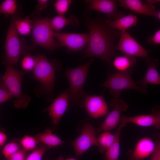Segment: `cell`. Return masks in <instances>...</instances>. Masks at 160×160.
Here are the masks:
<instances>
[{
  "instance_id": "74e56055",
  "label": "cell",
  "mask_w": 160,
  "mask_h": 160,
  "mask_svg": "<svg viewBox=\"0 0 160 160\" xmlns=\"http://www.w3.org/2000/svg\"><path fill=\"white\" fill-rule=\"evenodd\" d=\"M152 112L158 118L160 122V106L159 105L154 106L152 110Z\"/></svg>"
},
{
  "instance_id": "5b68a950",
  "label": "cell",
  "mask_w": 160,
  "mask_h": 160,
  "mask_svg": "<svg viewBox=\"0 0 160 160\" xmlns=\"http://www.w3.org/2000/svg\"><path fill=\"white\" fill-rule=\"evenodd\" d=\"M94 59H90L87 63L76 67L67 68L65 75L69 84L70 101L71 105H78L79 107L86 93L84 92L83 86L87 78L89 68Z\"/></svg>"
},
{
  "instance_id": "2e32d148",
  "label": "cell",
  "mask_w": 160,
  "mask_h": 160,
  "mask_svg": "<svg viewBox=\"0 0 160 160\" xmlns=\"http://www.w3.org/2000/svg\"><path fill=\"white\" fill-rule=\"evenodd\" d=\"M145 62L147 66L146 74L144 78L137 83L142 89L146 88L149 84L160 85V75L157 70L159 60L148 57L145 59Z\"/></svg>"
},
{
  "instance_id": "cb8c5ba5",
  "label": "cell",
  "mask_w": 160,
  "mask_h": 160,
  "mask_svg": "<svg viewBox=\"0 0 160 160\" xmlns=\"http://www.w3.org/2000/svg\"><path fill=\"white\" fill-rule=\"evenodd\" d=\"M115 135L109 131H104L97 137L95 145L101 153H105L113 143Z\"/></svg>"
},
{
  "instance_id": "8d00e7d4",
  "label": "cell",
  "mask_w": 160,
  "mask_h": 160,
  "mask_svg": "<svg viewBox=\"0 0 160 160\" xmlns=\"http://www.w3.org/2000/svg\"><path fill=\"white\" fill-rule=\"evenodd\" d=\"M7 137L6 135L2 131L0 132V146L2 147L7 140Z\"/></svg>"
},
{
  "instance_id": "e575fe53",
  "label": "cell",
  "mask_w": 160,
  "mask_h": 160,
  "mask_svg": "<svg viewBox=\"0 0 160 160\" xmlns=\"http://www.w3.org/2000/svg\"><path fill=\"white\" fill-rule=\"evenodd\" d=\"M48 0H38L36 7V11L39 12L46 9L48 7Z\"/></svg>"
},
{
  "instance_id": "d4e9b609",
  "label": "cell",
  "mask_w": 160,
  "mask_h": 160,
  "mask_svg": "<svg viewBox=\"0 0 160 160\" xmlns=\"http://www.w3.org/2000/svg\"><path fill=\"white\" fill-rule=\"evenodd\" d=\"M16 29L18 33L21 35H28L30 34L33 28L32 21L31 18H17L15 22Z\"/></svg>"
},
{
  "instance_id": "b9f144b4",
  "label": "cell",
  "mask_w": 160,
  "mask_h": 160,
  "mask_svg": "<svg viewBox=\"0 0 160 160\" xmlns=\"http://www.w3.org/2000/svg\"><path fill=\"white\" fill-rule=\"evenodd\" d=\"M155 17L158 18L160 20V10L156 12Z\"/></svg>"
},
{
  "instance_id": "1f68e13d",
  "label": "cell",
  "mask_w": 160,
  "mask_h": 160,
  "mask_svg": "<svg viewBox=\"0 0 160 160\" xmlns=\"http://www.w3.org/2000/svg\"><path fill=\"white\" fill-rule=\"evenodd\" d=\"M13 98V95L1 79L0 82V103H3Z\"/></svg>"
},
{
  "instance_id": "4dcf8cb0",
  "label": "cell",
  "mask_w": 160,
  "mask_h": 160,
  "mask_svg": "<svg viewBox=\"0 0 160 160\" xmlns=\"http://www.w3.org/2000/svg\"><path fill=\"white\" fill-rule=\"evenodd\" d=\"M49 148L47 145L41 144L37 149L28 156L25 160H41L44 153Z\"/></svg>"
},
{
  "instance_id": "f35d334b",
  "label": "cell",
  "mask_w": 160,
  "mask_h": 160,
  "mask_svg": "<svg viewBox=\"0 0 160 160\" xmlns=\"http://www.w3.org/2000/svg\"><path fill=\"white\" fill-rule=\"evenodd\" d=\"M146 1V3L152 5H153L156 2H160V0H148Z\"/></svg>"
},
{
  "instance_id": "30bf717a",
  "label": "cell",
  "mask_w": 160,
  "mask_h": 160,
  "mask_svg": "<svg viewBox=\"0 0 160 160\" xmlns=\"http://www.w3.org/2000/svg\"><path fill=\"white\" fill-rule=\"evenodd\" d=\"M110 105L113 109L97 129L98 135L103 131H109L115 128L120 121L121 113L126 111L129 108L127 103L119 98L113 99Z\"/></svg>"
},
{
  "instance_id": "e0dca14e",
  "label": "cell",
  "mask_w": 160,
  "mask_h": 160,
  "mask_svg": "<svg viewBox=\"0 0 160 160\" xmlns=\"http://www.w3.org/2000/svg\"><path fill=\"white\" fill-rule=\"evenodd\" d=\"M118 1L121 7L126 9L138 13L155 16L156 12L153 5L148 4L140 0H120Z\"/></svg>"
},
{
  "instance_id": "d6986e66",
  "label": "cell",
  "mask_w": 160,
  "mask_h": 160,
  "mask_svg": "<svg viewBox=\"0 0 160 160\" xmlns=\"http://www.w3.org/2000/svg\"><path fill=\"white\" fill-rule=\"evenodd\" d=\"M137 17L135 15L129 14L116 20H105L106 23L113 29L121 32L126 31L129 28L135 26Z\"/></svg>"
},
{
  "instance_id": "5bb4252c",
  "label": "cell",
  "mask_w": 160,
  "mask_h": 160,
  "mask_svg": "<svg viewBox=\"0 0 160 160\" xmlns=\"http://www.w3.org/2000/svg\"><path fill=\"white\" fill-rule=\"evenodd\" d=\"M89 10H95L106 14L111 20H116L124 16V14L116 7V1L113 0H87Z\"/></svg>"
},
{
  "instance_id": "7402d4cb",
  "label": "cell",
  "mask_w": 160,
  "mask_h": 160,
  "mask_svg": "<svg viewBox=\"0 0 160 160\" xmlns=\"http://www.w3.org/2000/svg\"><path fill=\"white\" fill-rule=\"evenodd\" d=\"M50 22L53 30L56 32L60 31L68 25L76 26L79 22L78 18L74 15H71L67 18L64 15H58L50 18Z\"/></svg>"
},
{
  "instance_id": "60d3db41",
  "label": "cell",
  "mask_w": 160,
  "mask_h": 160,
  "mask_svg": "<svg viewBox=\"0 0 160 160\" xmlns=\"http://www.w3.org/2000/svg\"><path fill=\"white\" fill-rule=\"evenodd\" d=\"M156 137V139L155 142H156L159 145L160 153V135Z\"/></svg>"
},
{
  "instance_id": "9a60e30c",
  "label": "cell",
  "mask_w": 160,
  "mask_h": 160,
  "mask_svg": "<svg viewBox=\"0 0 160 160\" xmlns=\"http://www.w3.org/2000/svg\"><path fill=\"white\" fill-rule=\"evenodd\" d=\"M155 143L150 138L144 137L137 143L134 151L127 152L128 160H143L152 153L155 148Z\"/></svg>"
},
{
  "instance_id": "44dd1931",
  "label": "cell",
  "mask_w": 160,
  "mask_h": 160,
  "mask_svg": "<svg viewBox=\"0 0 160 160\" xmlns=\"http://www.w3.org/2000/svg\"><path fill=\"white\" fill-rule=\"evenodd\" d=\"M35 137L39 142L41 143L49 148L56 147L65 143L56 134L52 133L49 128H47L42 133L36 134Z\"/></svg>"
},
{
  "instance_id": "6da1fadb",
  "label": "cell",
  "mask_w": 160,
  "mask_h": 160,
  "mask_svg": "<svg viewBox=\"0 0 160 160\" xmlns=\"http://www.w3.org/2000/svg\"><path fill=\"white\" fill-rule=\"evenodd\" d=\"M86 25L89 39L84 56L99 58L111 66V60L116 55L115 42L121 32L113 29L105 20L98 18L89 20Z\"/></svg>"
},
{
  "instance_id": "7c38bea8",
  "label": "cell",
  "mask_w": 160,
  "mask_h": 160,
  "mask_svg": "<svg viewBox=\"0 0 160 160\" xmlns=\"http://www.w3.org/2000/svg\"><path fill=\"white\" fill-rule=\"evenodd\" d=\"M71 107L68 88L58 96L44 111L48 112L53 125L57 126L65 112L70 110Z\"/></svg>"
},
{
  "instance_id": "83f0119b",
  "label": "cell",
  "mask_w": 160,
  "mask_h": 160,
  "mask_svg": "<svg viewBox=\"0 0 160 160\" xmlns=\"http://www.w3.org/2000/svg\"><path fill=\"white\" fill-rule=\"evenodd\" d=\"M19 142L13 140L3 147L2 152L6 159L21 149V146Z\"/></svg>"
},
{
  "instance_id": "f546056e",
  "label": "cell",
  "mask_w": 160,
  "mask_h": 160,
  "mask_svg": "<svg viewBox=\"0 0 160 160\" xmlns=\"http://www.w3.org/2000/svg\"><path fill=\"white\" fill-rule=\"evenodd\" d=\"M71 0H57L54 3V6L58 15H64L68 12Z\"/></svg>"
},
{
  "instance_id": "9c48e42d",
  "label": "cell",
  "mask_w": 160,
  "mask_h": 160,
  "mask_svg": "<svg viewBox=\"0 0 160 160\" xmlns=\"http://www.w3.org/2000/svg\"><path fill=\"white\" fill-rule=\"evenodd\" d=\"M124 55L143 57H148L149 53L126 31L121 32L118 44L115 47Z\"/></svg>"
},
{
  "instance_id": "7a4b0ae2",
  "label": "cell",
  "mask_w": 160,
  "mask_h": 160,
  "mask_svg": "<svg viewBox=\"0 0 160 160\" xmlns=\"http://www.w3.org/2000/svg\"><path fill=\"white\" fill-rule=\"evenodd\" d=\"M20 17L17 12L12 15L4 46L5 55L4 59L12 66L17 65L21 55H26L31 50L25 41L20 38L16 29L15 22Z\"/></svg>"
},
{
  "instance_id": "836d02e7",
  "label": "cell",
  "mask_w": 160,
  "mask_h": 160,
  "mask_svg": "<svg viewBox=\"0 0 160 160\" xmlns=\"http://www.w3.org/2000/svg\"><path fill=\"white\" fill-rule=\"evenodd\" d=\"M147 41L150 44H160V29L157 31L153 35L149 36Z\"/></svg>"
},
{
  "instance_id": "3957f363",
  "label": "cell",
  "mask_w": 160,
  "mask_h": 160,
  "mask_svg": "<svg viewBox=\"0 0 160 160\" xmlns=\"http://www.w3.org/2000/svg\"><path fill=\"white\" fill-rule=\"evenodd\" d=\"M39 14L31 19L32 21V44L31 50L37 46H40L49 52L59 48L61 46L54 39V32L50 24L49 17L40 18Z\"/></svg>"
},
{
  "instance_id": "4316f807",
  "label": "cell",
  "mask_w": 160,
  "mask_h": 160,
  "mask_svg": "<svg viewBox=\"0 0 160 160\" xmlns=\"http://www.w3.org/2000/svg\"><path fill=\"white\" fill-rule=\"evenodd\" d=\"M22 148L25 151H32L35 149L39 142L35 137L25 135L20 140Z\"/></svg>"
},
{
  "instance_id": "603a6c76",
  "label": "cell",
  "mask_w": 160,
  "mask_h": 160,
  "mask_svg": "<svg viewBox=\"0 0 160 160\" xmlns=\"http://www.w3.org/2000/svg\"><path fill=\"white\" fill-rule=\"evenodd\" d=\"M136 62L135 57L125 55L116 57L113 62L115 68L119 71H124L133 68Z\"/></svg>"
},
{
  "instance_id": "d6a6232c",
  "label": "cell",
  "mask_w": 160,
  "mask_h": 160,
  "mask_svg": "<svg viewBox=\"0 0 160 160\" xmlns=\"http://www.w3.org/2000/svg\"><path fill=\"white\" fill-rule=\"evenodd\" d=\"M27 157L26 151L22 148L11 155L6 160H25Z\"/></svg>"
},
{
  "instance_id": "8fae6325",
  "label": "cell",
  "mask_w": 160,
  "mask_h": 160,
  "mask_svg": "<svg viewBox=\"0 0 160 160\" xmlns=\"http://www.w3.org/2000/svg\"><path fill=\"white\" fill-rule=\"evenodd\" d=\"M54 37L61 46L66 47L69 50L77 51L81 50L88 44L89 39V33H75L54 32Z\"/></svg>"
},
{
  "instance_id": "d590c367",
  "label": "cell",
  "mask_w": 160,
  "mask_h": 160,
  "mask_svg": "<svg viewBox=\"0 0 160 160\" xmlns=\"http://www.w3.org/2000/svg\"><path fill=\"white\" fill-rule=\"evenodd\" d=\"M155 146L154 151L152 153L150 160H160L159 148L158 144L155 142Z\"/></svg>"
},
{
  "instance_id": "ba28073f",
  "label": "cell",
  "mask_w": 160,
  "mask_h": 160,
  "mask_svg": "<svg viewBox=\"0 0 160 160\" xmlns=\"http://www.w3.org/2000/svg\"><path fill=\"white\" fill-rule=\"evenodd\" d=\"M96 132L90 123L87 122L83 126L80 134L70 142L77 158H78L93 145H96Z\"/></svg>"
},
{
  "instance_id": "484cf974",
  "label": "cell",
  "mask_w": 160,
  "mask_h": 160,
  "mask_svg": "<svg viewBox=\"0 0 160 160\" xmlns=\"http://www.w3.org/2000/svg\"><path fill=\"white\" fill-rule=\"evenodd\" d=\"M17 8L16 1L6 0L3 1L0 6L1 13L6 15L15 14Z\"/></svg>"
},
{
  "instance_id": "52a82bcc",
  "label": "cell",
  "mask_w": 160,
  "mask_h": 160,
  "mask_svg": "<svg viewBox=\"0 0 160 160\" xmlns=\"http://www.w3.org/2000/svg\"><path fill=\"white\" fill-rule=\"evenodd\" d=\"M134 71V69L132 68L125 71H117L109 75L101 86L109 89V92L113 99L119 98L122 90L125 89H133L146 94V91L132 79L131 76Z\"/></svg>"
},
{
  "instance_id": "4fadbf2b",
  "label": "cell",
  "mask_w": 160,
  "mask_h": 160,
  "mask_svg": "<svg viewBox=\"0 0 160 160\" xmlns=\"http://www.w3.org/2000/svg\"><path fill=\"white\" fill-rule=\"evenodd\" d=\"M80 107L85 108L87 113L94 118H100L106 115L109 110L107 103L103 96L89 95L85 94Z\"/></svg>"
},
{
  "instance_id": "ffe728a7",
  "label": "cell",
  "mask_w": 160,
  "mask_h": 160,
  "mask_svg": "<svg viewBox=\"0 0 160 160\" xmlns=\"http://www.w3.org/2000/svg\"><path fill=\"white\" fill-rule=\"evenodd\" d=\"M126 124L121 122L114 134V141L105 152L103 160H119L120 152V137L121 130Z\"/></svg>"
},
{
  "instance_id": "f1b7e54d",
  "label": "cell",
  "mask_w": 160,
  "mask_h": 160,
  "mask_svg": "<svg viewBox=\"0 0 160 160\" xmlns=\"http://www.w3.org/2000/svg\"><path fill=\"white\" fill-rule=\"evenodd\" d=\"M36 63V56L27 55L24 57L22 60L21 66L23 70L29 72H32L35 68Z\"/></svg>"
},
{
  "instance_id": "ab89813d",
  "label": "cell",
  "mask_w": 160,
  "mask_h": 160,
  "mask_svg": "<svg viewBox=\"0 0 160 160\" xmlns=\"http://www.w3.org/2000/svg\"><path fill=\"white\" fill-rule=\"evenodd\" d=\"M56 160H77L75 158H68L66 159H64L63 157L62 156H60L58 157Z\"/></svg>"
},
{
  "instance_id": "ac0fdd59",
  "label": "cell",
  "mask_w": 160,
  "mask_h": 160,
  "mask_svg": "<svg viewBox=\"0 0 160 160\" xmlns=\"http://www.w3.org/2000/svg\"><path fill=\"white\" fill-rule=\"evenodd\" d=\"M121 122L126 124L132 123L142 127L153 126L156 129L160 128V122L155 115L150 114L135 116H123L121 118Z\"/></svg>"
},
{
  "instance_id": "277c9868",
  "label": "cell",
  "mask_w": 160,
  "mask_h": 160,
  "mask_svg": "<svg viewBox=\"0 0 160 160\" xmlns=\"http://www.w3.org/2000/svg\"><path fill=\"white\" fill-rule=\"evenodd\" d=\"M3 63L5 66L6 71L1 79L15 98L14 107L18 109L26 108L31 98L27 94L23 93L21 81L24 75L29 72L15 69L4 59Z\"/></svg>"
},
{
  "instance_id": "8992f818",
  "label": "cell",
  "mask_w": 160,
  "mask_h": 160,
  "mask_svg": "<svg viewBox=\"0 0 160 160\" xmlns=\"http://www.w3.org/2000/svg\"><path fill=\"white\" fill-rule=\"evenodd\" d=\"M36 57V64L32 71L33 77L41 84L45 92L51 93L54 87L55 72L61 69V63L56 60L50 62L43 54Z\"/></svg>"
}]
</instances>
